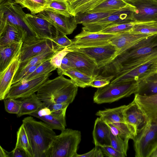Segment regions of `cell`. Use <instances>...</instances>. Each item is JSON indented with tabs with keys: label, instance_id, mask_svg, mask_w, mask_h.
Listing matches in <instances>:
<instances>
[{
	"label": "cell",
	"instance_id": "6da1fadb",
	"mask_svg": "<svg viewBox=\"0 0 157 157\" xmlns=\"http://www.w3.org/2000/svg\"><path fill=\"white\" fill-rule=\"evenodd\" d=\"M78 86L71 79L61 75L47 81L37 92L44 104L52 103H71L78 92Z\"/></svg>",
	"mask_w": 157,
	"mask_h": 157
},
{
	"label": "cell",
	"instance_id": "7a4b0ae2",
	"mask_svg": "<svg viewBox=\"0 0 157 157\" xmlns=\"http://www.w3.org/2000/svg\"><path fill=\"white\" fill-rule=\"evenodd\" d=\"M22 123L32 148L33 157H46L47 151L56 134L50 126L31 116L23 119Z\"/></svg>",
	"mask_w": 157,
	"mask_h": 157
},
{
	"label": "cell",
	"instance_id": "3957f363",
	"mask_svg": "<svg viewBox=\"0 0 157 157\" xmlns=\"http://www.w3.org/2000/svg\"><path fill=\"white\" fill-rule=\"evenodd\" d=\"M23 7L14 0H0V33L6 26H13L20 35L23 42L37 37L25 20L26 13Z\"/></svg>",
	"mask_w": 157,
	"mask_h": 157
},
{
	"label": "cell",
	"instance_id": "277c9868",
	"mask_svg": "<svg viewBox=\"0 0 157 157\" xmlns=\"http://www.w3.org/2000/svg\"><path fill=\"white\" fill-rule=\"evenodd\" d=\"M54 138L46 157H76L81 140L80 132L65 128Z\"/></svg>",
	"mask_w": 157,
	"mask_h": 157
},
{
	"label": "cell",
	"instance_id": "5b68a950",
	"mask_svg": "<svg viewBox=\"0 0 157 157\" xmlns=\"http://www.w3.org/2000/svg\"><path fill=\"white\" fill-rule=\"evenodd\" d=\"M140 81L111 83L98 88L93 97L94 103L97 104L111 103L121 98L136 94L140 87Z\"/></svg>",
	"mask_w": 157,
	"mask_h": 157
},
{
	"label": "cell",
	"instance_id": "8992f818",
	"mask_svg": "<svg viewBox=\"0 0 157 157\" xmlns=\"http://www.w3.org/2000/svg\"><path fill=\"white\" fill-rule=\"evenodd\" d=\"M136 8L128 3L123 8L109 16L95 22L82 24V30L92 32H98L109 26L115 24L135 22L134 14L136 13Z\"/></svg>",
	"mask_w": 157,
	"mask_h": 157
},
{
	"label": "cell",
	"instance_id": "52a82bcc",
	"mask_svg": "<svg viewBox=\"0 0 157 157\" xmlns=\"http://www.w3.org/2000/svg\"><path fill=\"white\" fill-rule=\"evenodd\" d=\"M133 141L136 157H150L157 146V123H148Z\"/></svg>",
	"mask_w": 157,
	"mask_h": 157
},
{
	"label": "cell",
	"instance_id": "ba28073f",
	"mask_svg": "<svg viewBox=\"0 0 157 157\" xmlns=\"http://www.w3.org/2000/svg\"><path fill=\"white\" fill-rule=\"evenodd\" d=\"M71 52L77 51L88 56L96 63L99 70L116 56L118 50L110 43L105 45L84 48H68Z\"/></svg>",
	"mask_w": 157,
	"mask_h": 157
},
{
	"label": "cell",
	"instance_id": "9c48e42d",
	"mask_svg": "<svg viewBox=\"0 0 157 157\" xmlns=\"http://www.w3.org/2000/svg\"><path fill=\"white\" fill-rule=\"evenodd\" d=\"M52 74L50 73L24 82H18L12 84L5 98H22L38 91Z\"/></svg>",
	"mask_w": 157,
	"mask_h": 157
},
{
	"label": "cell",
	"instance_id": "30bf717a",
	"mask_svg": "<svg viewBox=\"0 0 157 157\" xmlns=\"http://www.w3.org/2000/svg\"><path fill=\"white\" fill-rule=\"evenodd\" d=\"M48 50L59 51L51 39L36 37L23 42L19 58L20 63Z\"/></svg>",
	"mask_w": 157,
	"mask_h": 157
},
{
	"label": "cell",
	"instance_id": "8fae6325",
	"mask_svg": "<svg viewBox=\"0 0 157 157\" xmlns=\"http://www.w3.org/2000/svg\"><path fill=\"white\" fill-rule=\"evenodd\" d=\"M118 34L92 32L82 30L72 40V44L67 47L84 48L106 44L109 43L110 40Z\"/></svg>",
	"mask_w": 157,
	"mask_h": 157
},
{
	"label": "cell",
	"instance_id": "7c38bea8",
	"mask_svg": "<svg viewBox=\"0 0 157 157\" xmlns=\"http://www.w3.org/2000/svg\"><path fill=\"white\" fill-rule=\"evenodd\" d=\"M36 15L49 21L62 34L67 35L71 34L77 27L73 16L68 17L47 10L40 12Z\"/></svg>",
	"mask_w": 157,
	"mask_h": 157
},
{
	"label": "cell",
	"instance_id": "4fadbf2b",
	"mask_svg": "<svg viewBox=\"0 0 157 157\" xmlns=\"http://www.w3.org/2000/svg\"><path fill=\"white\" fill-rule=\"evenodd\" d=\"M25 20L39 38L52 39L61 34L49 21L36 15L26 14Z\"/></svg>",
	"mask_w": 157,
	"mask_h": 157
},
{
	"label": "cell",
	"instance_id": "5bb4252c",
	"mask_svg": "<svg viewBox=\"0 0 157 157\" xmlns=\"http://www.w3.org/2000/svg\"><path fill=\"white\" fill-rule=\"evenodd\" d=\"M67 109L54 110L44 106L40 110L30 115L38 118L50 126L53 129L61 131L66 126L65 119Z\"/></svg>",
	"mask_w": 157,
	"mask_h": 157
},
{
	"label": "cell",
	"instance_id": "9a60e30c",
	"mask_svg": "<svg viewBox=\"0 0 157 157\" xmlns=\"http://www.w3.org/2000/svg\"><path fill=\"white\" fill-rule=\"evenodd\" d=\"M134 6L137 12L134 14L135 22L157 21V2L154 0H123Z\"/></svg>",
	"mask_w": 157,
	"mask_h": 157
},
{
	"label": "cell",
	"instance_id": "2e32d148",
	"mask_svg": "<svg viewBox=\"0 0 157 157\" xmlns=\"http://www.w3.org/2000/svg\"><path fill=\"white\" fill-rule=\"evenodd\" d=\"M155 36L130 31L118 33L110 40V43L118 49L117 55Z\"/></svg>",
	"mask_w": 157,
	"mask_h": 157
},
{
	"label": "cell",
	"instance_id": "e0dca14e",
	"mask_svg": "<svg viewBox=\"0 0 157 157\" xmlns=\"http://www.w3.org/2000/svg\"><path fill=\"white\" fill-rule=\"evenodd\" d=\"M66 56L70 60L73 68L92 77L96 78L99 69L96 63L85 55L77 51H71Z\"/></svg>",
	"mask_w": 157,
	"mask_h": 157
},
{
	"label": "cell",
	"instance_id": "ac0fdd59",
	"mask_svg": "<svg viewBox=\"0 0 157 157\" xmlns=\"http://www.w3.org/2000/svg\"><path fill=\"white\" fill-rule=\"evenodd\" d=\"M124 113L126 123L132 126L137 135L147 125V117L135 100L126 105Z\"/></svg>",
	"mask_w": 157,
	"mask_h": 157
},
{
	"label": "cell",
	"instance_id": "d6986e66",
	"mask_svg": "<svg viewBox=\"0 0 157 157\" xmlns=\"http://www.w3.org/2000/svg\"><path fill=\"white\" fill-rule=\"evenodd\" d=\"M134 99L146 115L148 123H157V94L149 96L135 94Z\"/></svg>",
	"mask_w": 157,
	"mask_h": 157
},
{
	"label": "cell",
	"instance_id": "ffe728a7",
	"mask_svg": "<svg viewBox=\"0 0 157 157\" xmlns=\"http://www.w3.org/2000/svg\"><path fill=\"white\" fill-rule=\"evenodd\" d=\"M19 56L0 72V100H4L12 85L14 76L20 63Z\"/></svg>",
	"mask_w": 157,
	"mask_h": 157
},
{
	"label": "cell",
	"instance_id": "44dd1931",
	"mask_svg": "<svg viewBox=\"0 0 157 157\" xmlns=\"http://www.w3.org/2000/svg\"><path fill=\"white\" fill-rule=\"evenodd\" d=\"M57 51H47L28 60L20 63L18 69L14 76L12 85L21 80L30 67L39 63L50 59Z\"/></svg>",
	"mask_w": 157,
	"mask_h": 157
},
{
	"label": "cell",
	"instance_id": "7402d4cb",
	"mask_svg": "<svg viewBox=\"0 0 157 157\" xmlns=\"http://www.w3.org/2000/svg\"><path fill=\"white\" fill-rule=\"evenodd\" d=\"M110 131L107 124L101 119L98 117L96 119L92 133L95 146H111Z\"/></svg>",
	"mask_w": 157,
	"mask_h": 157
},
{
	"label": "cell",
	"instance_id": "603a6c76",
	"mask_svg": "<svg viewBox=\"0 0 157 157\" xmlns=\"http://www.w3.org/2000/svg\"><path fill=\"white\" fill-rule=\"evenodd\" d=\"M23 41L0 46V72L3 71L19 56Z\"/></svg>",
	"mask_w": 157,
	"mask_h": 157
},
{
	"label": "cell",
	"instance_id": "cb8c5ba5",
	"mask_svg": "<svg viewBox=\"0 0 157 157\" xmlns=\"http://www.w3.org/2000/svg\"><path fill=\"white\" fill-rule=\"evenodd\" d=\"M21 106L17 117L24 115H30L32 113L38 111L44 106L41 101L35 93L27 97L20 98Z\"/></svg>",
	"mask_w": 157,
	"mask_h": 157
},
{
	"label": "cell",
	"instance_id": "d4e9b609",
	"mask_svg": "<svg viewBox=\"0 0 157 157\" xmlns=\"http://www.w3.org/2000/svg\"><path fill=\"white\" fill-rule=\"evenodd\" d=\"M106 0H75L68 4L70 14L75 16L79 13L88 12Z\"/></svg>",
	"mask_w": 157,
	"mask_h": 157
},
{
	"label": "cell",
	"instance_id": "484cf974",
	"mask_svg": "<svg viewBox=\"0 0 157 157\" xmlns=\"http://www.w3.org/2000/svg\"><path fill=\"white\" fill-rule=\"evenodd\" d=\"M126 106L124 105L115 108L99 110L97 112L96 115L106 123H126L124 113Z\"/></svg>",
	"mask_w": 157,
	"mask_h": 157
},
{
	"label": "cell",
	"instance_id": "4316f807",
	"mask_svg": "<svg viewBox=\"0 0 157 157\" xmlns=\"http://www.w3.org/2000/svg\"><path fill=\"white\" fill-rule=\"evenodd\" d=\"M61 75H65L69 77L78 87L82 88L88 86L90 82L95 78L74 68L62 72Z\"/></svg>",
	"mask_w": 157,
	"mask_h": 157
},
{
	"label": "cell",
	"instance_id": "83f0119b",
	"mask_svg": "<svg viewBox=\"0 0 157 157\" xmlns=\"http://www.w3.org/2000/svg\"><path fill=\"white\" fill-rule=\"evenodd\" d=\"M17 4L23 8H25L31 14L35 15L45 10L51 0H14Z\"/></svg>",
	"mask_w": 157,
	"mask_h": 157
},
{
	"label": "cell",
	"instance_id": "f1b7e54d",
	"mask_svg": "<svg viewBox=\"0 0 157 157\" xmlns=\"http://www.w3.org/2000/svg\"><path fill=\"white\" fill-rule=\"evenodd\" d=\"M21 41L22 40L20 35L16 29L11 25H6L3 31L0 33V46Z\"/></svg>",
	"mask_w": 157,
	"mask_h": 157
},
{
	"label": "cell",
	"instance_id": "f546056e",
	"mask_svg": "<svg viewBox=\"0 0 157 157\" xmlns=\"http://www.w3.org/2000/svg\"><path fill=\"white\" fill-rule=\"evenodd\" d=\"M128 4L123 0H106L88 12L105 13L117 11Z\"/></svg>",
	"mask_w": 157,
	"mask_h": 157
},
{
	"label": "cell",
	"instance_id": "4dcf8cb0",
	"mask_svg": "<svg viewBox=\"0 0 157 157\" xmlns=\"http://www.w3.org/2000/svg\"><path fill=\"white\" fill-rule=\"evenodd\" d=\"M116 11L105 13L86 12L78 13L74 17L77 24L82 25L95 22L109 16Z\"/></svg>",
	"mask_w": 157,
	"mask_h": 157
},
{
	"label": "cell",
	"instance_id": "1f68e13d",
	"mask_svg": "<svg viewBox=\"0 0 157 157\" xmlns=\"http://www.w3.org/2000/svg\"><path fill=\"white\" fill-rule=\"evenodd\" d=\"M133 32L157 36V21L135 22L130 31Z\"/></svg>",
	"mask_w": 157,
	"mask_h": 157
},
{
	"label": "cell",
	"instance_id": "d6a6232c",
	"mask_svg": "<svg viewBox=\"0 0 157 157\" xmlns=\"http://www.w3.org/2000/svg\"><path fill=\"white\" fill-rule=\"evenodd\" d=\"M16 147L24 149L30 157H33V152L29 140L23 124H22L17 132Z\"/></svg>",
	"mask_w": 157,
	"mask_h": 157
},
{
	"label": "cell",
	"instance_id": "836d02e7",
	"mask_svg": "<svg viewBox=\"0 0 157 157\" xmlns=\"http://www.w3.org/2000/svg\"><path fill=\"white\" fill-rule=\"evenodd\" d=\"M50 59L43 62L33 73L19 82H25L40 76L47 75L55 70L56 68L51 64Z\"/></svg>",
	"mask_w": 157,
	"mask_h": 157
},
{
	"label": "cell",
	"instance_id": "e575fe53",
	"mask_svg": "<svg viewBox=\"0 0 157 157\" xmlns=\"http://www.w3.org/2000/svg\"><path fill=\"white\" fill-rule=\"evenodd\" d=\"M111 146L114 149L127 156L128 141L130 139L120 136L113 135L110 131Z\"/></svg>",
	"mask_w": 157,
	"mask_h": 157
},
{
	"label": "cell",
	"instance_id": "d590c367",
	"mask_svg": "<svg viewBox=\"0 0 157 157\" xmlns=\"http://www.w3.org/2000/svg\"><path fill=\"white\" fill-rule=\"evenodd\" d=\"M45 10L68 17L72 16L69 13L68 3L63 0H51Z\"/></svg>",
	"mask_w": 157,
	"mask_h": 157
},
{
	"label": "cell",
	"instance_id": "8d00e7d4",
	"mask_svg": "<svg viewBox=\"0 0 157 157\" xmlns=\"http://www.w3.org/2000/svg\"><path fill=\"white\" fill-rule=\"evenodd\" d=\"M134 23L131 22L115 24L105 28L99 32L106 33L117 34L130 31L132 28Z\"/></svg>",
	"mask_w": 157,
	"mask_h": 157
},
{
	"label": "cell",
	"instance_id": "74e56055",
	"mask_svg": "<svg viewBox=\"0 0 157 157\" xmlns=\"http://www.w3.org/2000/svg\"><path fill=\"white\" fill-rule=\"evenodd\" d=\"M157 94V82L147 81L140 84L136 94L142 96H149Z\"/></svg>",
	"mask_w": 157,
	"mask_h": 157
},
{
	"label": "cell",
	"instance_id": "f35d334b",
	"mask_svg": "<svg viewBox=\"0 0 157 157\" xmlns=\"http://www.w3.org/2000/svg\"><path fill=\"white\" fill-rule=\"evenodd\" d=\"M5 109L8 113L16 114L19 113L21 106V100L12 98H7L4 100Z\"/></svg>",
	"mask_w": 157,
	"mask_h": 157
},
{
	"label": "cell",
	"instance_id": "ab89813d",
	"mask_svg": "<svg viewBox=\"0 0 157 157\" xmlns=\"http://www.w3.org/2000/svg\"><path fill=\"white\" fill-rule=\"evenodd\" d=\"M71 51L67 47L56 52L50 59V62L53 67L60 69L62 61L63 58Z\"/></svg>",
	"mask_w": 157,
	"mask_h": 157
},
{
	"label": "cell",
	"instance_id": "60d3db41",
	"mask_svg": "<svg viewBox=\"0 0 157 157\" xmlns=\"http://www.w3.org/2000/svg\"><path fill=\"white\" fill-rule=\"evenodd\" d=\"M139 81L142 83L147 81L157 82V61L153 63L140 78Z\"/></svg>",
	"mask_w": 157,
	"mask_h": 157
},
{
	"label": "cell",
	"instance_id": "b9f144b4",
	"mask_svg": "<svg viewBox=\"0 0 157 157\" xmlns=\"http://www.w3.org/2000/svg\"><path fill=\"white\" fill-rule=\"evenodd\" d=\"M51 40L56 44L58 49L59 50L70 46L72 43V40L69 39L66 35L62 34H60Z\"/></svg>",
	"mask_w": 157,
	"mask_h": 157
},
{
	"label": "cell",
	"instance_id": "7bdbcfd3",
	"mask_svg": "<svg viewBox=\"0 0 157 157\" xmlns=\"http://www.w3.org/2000/svg\"><path fill=\"white\" fill-rule=\"evenodd\" d=\"M104 156L109 157H125L123 154L118 151L111 146L101 147Z\"/></svg>",
	"mask_w": 157,
	"mask_h": 157
},
{
	"label": "cell",
	"instance_id": "ee69618b",
	"mask_svg": "<svg viewBox=\"0 0 157 157\" xmlns=\"http://www.w3.org/2000/svg\"><path fill=\"white\" fill-rule=\"evenodd\" d=\"M110 82V80L107 78H96L90 82L89 86L98 88L104 87Z\"/></svg>",
	"mask_w": 157,
	"mask_h": 157
},
{
	"label": "cell",
	"instance_id": "f6af8a7d",
	"mask_svg": "<svg viewBox=\"0 0 157 157\" xmlns=\"http://www.w3.org/2000/svg\"><path fill=\"white\" fill-rule=\"evenodd\" d=\"M72 68L73 67L71 63L69 58L66 55L62 60L60 69L57 70V73L60 75L62 72Z\"/></svg>",
	"mask_w": 157,
	"mask_h": 157
},
{
	"label": "cell",
	"instance_id": "bcb514c9",
	"mask_svg": "<svg viewBox=\"0 0 157 157\" xmlns=\"http://www.w3.org/2000/svg\"><path fill=\"white\" fill-rule=\"evenodd\" d=\"M11 152L12 157H30L27 152L23 149L15 147Z\"/></svg>",
	"mask_w": 157,
	"mask_h": 157
},
{
	"label": "cell",
	"instance_id": "7dc6e473",
	"mask_svg": "<svg viewBox=\"0 0 157 157\" xmlns=\"http://www.w3.org/2000/svg\"><path fill=\"white\" fill-rule=\"evenodd\" d=\"M105 123L107 124L108 126H109L111 132L113 135L116 136H120L126 138L123 136V135H122L120 131H119V130L113 124H112L111 123L109 122Z\"/></svg>",
	"mask_w": 157,
	"mask_h": 157
},
{
	"label": "cell",
	"instance_id": "c3c4849f",
	"mask_svg": "<svg viewBox=\"0 0 157 157\" xmlns=\"http://www.w3.org/2000/svg\"><path fill=\"white\" fill-rule=\"evenodd\" d=\"M95 146L93 157H103L104 155L101 147Z\"/></svg>",
	"mask_w": 157,
	"mask_h": 157
},
{
	"label": "cell",
	"instance_id": "681fc988",
	"mask_svg": "<svg viewBox=\"0 0 157 157\" xmlns=\"http://www.w3.org/2000/svg\"><path fill=\"white\" fill-rule=\"evenodd\" d=\"M0 156L1 157H12L11 152H8L0 146Z\"/></svg>",
	"mask_w": 157,
	"mask_h": 157
},
{
	"label": "cell",
	"instance_id": "f907efd6",
	"mask_svg": "<svg viewBox=\"0 0 157 157\" xmlns=\"http://www.w3.org/2000/svg\"><path fill=\"white\" fill-rule=\"evenodd\" d=\"M94 151V147L89 151L82 155L77 154L76 157H93Z\"/></svg>",
	"mask_w": 157,
	"mask_h": 157
},
{
	"label": "cell",
	"instance_id": "816d5d0a",
	"mask_svg": "<svg viewBox=\"0 0 157 157\" xmlns=\"http://www.w3.org/2000/svg\"><path fill=\"white\" fill-rule=\"evenodd\" d=\"M150 157H157V146L152 151Z\"/></svg>",
	"mask_w": 157,
	"mask_h": 157
},
{
	"label": "cell",
	"instance_id": "f5cc1de1",
	"mask_svg": "<svg viewBox=\"0 0 157 157\" xmlns=\"http://www.w3.org/2000/svg\"><path fill=\"white\" fill-rule=\"evenodd\" d=\"M63 0V1H65L67 2L69 4V3L72 2V1H74L75 0Z\"/></svg>",
	"mask_w": 157,
	"mask_h": 157
},
{
	"label": "cell",
	"instance_id": "db71d44e",
	"mask_svg": "<svg viewBox=\"0 0 157 157\" xmlns=\"http://www.w3.org/2000/svg\"><path fill=\"white\" fill-rule=\"evenodd\" d=\"M155 0V1H156V2H157V0Z\"/></svg>",
	"mask_w": 157,
	"mask_h": 157
}]
</instances>
